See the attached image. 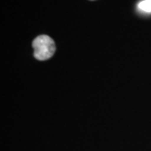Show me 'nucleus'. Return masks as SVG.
<instances>
[{
  "label": "nucleus",
  "mask_w": 151,
  "mask_h": 151,
  "mask_svg": "<svg viewBox=\"0 0 151 151\" xmlns=\"http://www.w3.org/2000/svg\"><path fill=\"white\" fill-rule=\"evenodd\" d=\"M34 56L39 60H45L52 57L55 51L54 40L48 35L37 36L33 41Z\"/></svg>",
  "instance_id": "1"
},
{
  "label": "nucleus",
  "mask_w": 151,
  "mask_h": 151,
  "mask_svg": "<svg viewBox=\"0 0 151 151\" xmlns=\"http://www.w3.org/2000/svg\"><path fill=\"white\" fill-rule=\"evenodd\" d=\"M138 9L145 13H151V0H142L138 4Z\"/></svg>",
  "instance_id": "2"
}]
</instances>
